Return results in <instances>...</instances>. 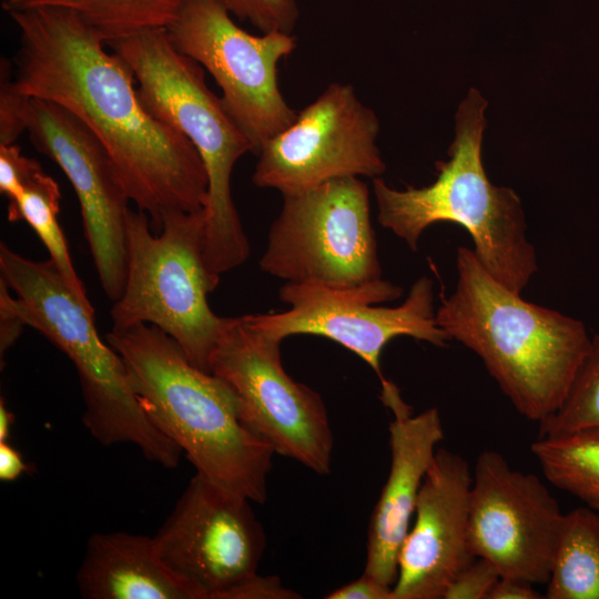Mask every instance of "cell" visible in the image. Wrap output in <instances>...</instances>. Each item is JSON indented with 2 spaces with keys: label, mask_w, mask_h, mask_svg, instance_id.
Instances as JSON below:
<instances>
[{
  "label": "cell",
  "mask_w": 599,
  "mask_h": 599,
  "mask_svg": "<svg viewBox=\"0 0 599 599\" xmlns=\"http://www.w3.org/2000/svg\"><path fill=\"white\" fill-rule=\"evenodd\" d=\"M13 415L7 408L4 399L0 400V441H8Z\"/></svg>",
  "instance_id": "33"
},
{
  "label": "cell",
  "mask_w": 599,
  "mask_h": 599,
  "mask_svg": "<svg viewBox=\"0 0 599 599\" xmlns=\"http://www.w3.org/2000/svg\"><path fill=\"white\" fill-rule=\"evenodd\" d=\"M281 343L248 315L229 317L210 372L234 390L244 423L275 454L326 475L334 447L326 406L316 390L286 373Z\"/></svg>",
  "instance_id": "9"
},
{
  "label": "cell",
  "mask_w": 599,
  "mask_h": 599,
  "mask_svg": "<svg viewBox=\"0 0 599 599\" xmlns=\"http://www.w3.org/2000/svg\"><path fill=\"white\" fill-rule=\"evenodd\" d=\"M12 63L1 59L0 67V145L12 144L27 131L30 97L19 92L12 78Z\"/></svg>",
  "instance_id": "25"
},
{
  "label": "cell",
  "mask_w": 599,
  "mask_h": 599,
  "mask_svg": "<svg viewBox=\"0 0 599 599\" xmlns=\"http://www.w3.org/2000/svg\"><path fill=\"white\" fill-rule=\"evenodd\" d=\"M454 292L436 309L438 325L475 353L525 418L556 413L585 361L592 336L578 318L521 297L458 246Z\"/></svg>",
  "instance_id": "2"
},
{
  "label": "cell",
  "mask_w": 599,
  "mask_h": 599,
  "mask_svg": "<svg viewBox=\"0 0 599 599\" xmlns=\"http://www.w3.org/2000/svg\"><path fill=\"white\" fill-rule=\"evenodd\" d=\"M488 102L471 88L456 113V136L449 160L436 163L437 177L423 187L396 190L373 179L382 226L416 251L425 230L438 222L464 227L481 265L510 290L522 293L538 271L536 251L527 236L521 201L506 186L494 185L481 160Z\"/></svg>",
  "instance_id": "5"
},
{
  "label": "cell",
  "mask_w": 599,
  "mask_h": 599,
  "mask_svg": "<svg viewBox=\"0 0 599 599\" xmlns=\"http://www.w3.org/2000/svg\"><path fill=\"white\" fill-rule=\"evenodd\" d=\"M403 295V288L378 278L355 286L285 283L280 298L290 308L281 313L248 315L252 324L283 341L293 335L329 338L349 349L377 374L383 348L395 337L409 336L444 347L451 338L438 325L434 308V282L419 277L396 307L378 306Z\"/></svg>",
  "instance_id": "10"
},
{
  "label": "cell",
  "mask_w": 599,
  "mask_h": 599,
  "mask_svg": "<svg viewBox=\"0 0 599 599\" xmlns=\"http://www.w3.org/2000/svg\"><path fill=\"white\" fill-rule=\"evenodd\" d=\"M379 121L352 84L331 83L257 154L252 181L282 195L327 181L379 177L386 164L376 144Z\"/></svg>",
  "instance_id": "13"
},
{
  "label": "cell",
  "mask_w": 599,
  "mask_h": 599,
  "mask_svg": "<svg viewBox=\"0 0 599 599\" xmlns=\"http://www.w3.org/2000/svg\"><path fill=\"white\" fill-rule=\"evenodd\" d=\"M531 453L551 485L599 512V429L540 436Z\"/></svg>",
  "instance_id": "21"
},
{
  "label": "cell",
  "mask_w": 599,
  "mask_h": 599,
  "mask_svg": "<svg viewBox=\"0 0 599 599\" xmlns=\"http://www.w3.org/2000/svg\"><path fill=\"white\" fill-rule=\"evenodd\" d=\"M42 169L38 161L24 156L16 143L0 145V192L8 200L13 197L22 183Z\"/></svg>",
  "instance_id": "27"
},
{
  "label": "cell",
  "mask_w": 599,
  "mask_h": 599,
  "mask_svg": "<svg viewBox=\"0 0 599 599\" xmlns=\"http://www.w3.org/2000/svg\"><path fill=\"white\" fill-rule=\"evenodd\" d=\"M380 398L394 414L388 428L390 467L369 519L364 572L394 587L399 551L436 446L444 439V427L436 407L413 416L397 387Z\"/></svg>",
  "instance_id": "17"
},
{
  "label": "cell",
  "mask_w": 599,
  "mask_h": 599,
  "mask_svg": "<svg viewBox=\"0 0 599 599\" xmlns=\"http://www.w3.org/2000/svg\"><path fill=\"white\" fill-rule=\"evenodd\" d=\"M106 342L122 357L150 420L192 463L196 473L252 502L267 498L272 447L243 420L227 383L194 366L160 328H111Z\"/></svg>",
  "instance_id": "3"
},
{
  "label": "cell",
  "mask_w": 599,
  "mask_h": 599,
  "mask_svg": "<svg viewBox=\"0 0 599 599\" xmlns=\"http://www.w3.org/2000/svg\"><path fill=\"white\" fill-rule=\"evenodd\" d=\"M599 429V333L569 392L551 416L539 423L540 436H557L582 429Z\"/></svg>",
  "instance_id": "23"
},
{
  "label": "cell",
  "mask_w": 599,
  "mask_h": 599,
  "mask_svg": "<svg viewBox=\"0 0 599 599\" xmlns=\"http://www.w3.org/2000/svg\"><path fill=\"white\" fill-rule=\"evenodd\" d=\"M84 599H199L161 560L153 537L95 532L75 575Z\"/></svg>",
  "instance_id": "18"
},
{
  "label": "cell",
  "mask_w": 599,
  "mask_h": 599,
  "mask_svg": "<svg viewBox=\"0 0 599 599\" xmlns=\"http://www.w3.org/2000/svg\"><path fill=\"white\" fill-rule=\"evenodd\" d=\"M0 353L1 356L10 348L17 338L20 336L23 323L18 316L4 304L0 302Z\"/></svg>",
  "instance_id": "31"
},
{
  "label": "cell",
  "mask_w": 599,
  "mask_h": 599,
  "mask_svg": "<svg viewBox=\"0 0 599 599\" xmlns=\"http://www.w3.org/2000/svg\"><path fill=\"white\" fill-rule=\"evenodd\" d=\"M22 455L8 441H0V479L13 481L26 471Z\"/></svg>",
  "instance_id": "32"
},
{
  "label": "cell",
  "mask_w": 599,
  "mask_h": 599,
  "mask_svg": "<svg viewBox=\"0 0 599 599\" xmlns=\"http://www.w3.org/2000/svg\"><path fill=\"white\" fill-rule=\"evenodd\" d=\"M471 484L468 461L437 449L399 551L394 599H444L457 573L475 558L468 540Z\"/></svg>",
  "instance_id": "16"
},
{
  "label": "cell",
  "mask_w": 599,
  "mask_h": 599,
  "mask_svg": "<svg viewBox=\"0 0 599 599\" xmlns=\"http://www.w3.org/2000/svg\"><path fill=\"white\" fill-rule=\"evenodd\" d=\"M174 47L213 77L221 101L257 155L297 112L284 99L277 65L296 47L292 33L255 35L240 28L219 0H191L166 29Z\"/></svg>",
  "instance_id": "11"
},
{
  "label": "cell",
  "mask_w": 599,
  "mask_h": 599,
  "mask_svg": "<svg viewBox=\"0 0 599 599\" xmlns=\"http://www.w3.org/2000/svg\"><path fill=\"white\" fill-rule=\"evenodd\" d=\"M251 504L195 473L153 536L161 560L199 599H225L257 573L266 537Z\"/></svg>",
  "instance_id": "12"
},
{
  "label": "cell",
  "mask_w": 599,
  "mask_h": 599,
  "mask_svg": "<svg viewBox=\"0 0 599 599\" xmlns=\"http://www.w3.org/2000/svg\"><path fill=\"white\" fill-rule=\"evenodd\" d=\"M204 222L203 209L171 212L155 233L145 213L130 210L125 284L110 316L112 328H160L194 366L210 372L229 317L217 316L207 301L220 276L205 261Z\"/></svg>",
  "instance_id": "7"
},
{
  "label": "cell",
  "mask_w": 599,
  "mask_h": 599,
  "mask_svg": "<svg viewBox=\"0 0 599 599\" xmlns=\"http://www.w3.org/2000/svg\"><path fill=\"white\" fill-rule=\"evenodd\" d=\"M326 599H394V592L393 587L363 572L358 579L329 592Z\"/></svg>",
  "instance_id": "29"
},
{
  "label": "cell",
  "mask_w": 599,
  "mask_h": 599,
  "mask_svg": "<svg viewBox=\"0 0 599 599\" xmlns=\"http://www.w3.org/2000/svg\"><path fill=\"white\" fill-rule=\"evenodd\" d=\"M564 516L535 474L511 468L496 450L479 454L469 496V548L501 578L546 585Z\"/></svg>",
  "instance_id": "14"
},
{
  "label": "cell",
  "mask_w": 599,
  "mask_h": 599,
  "mask_svg": "<svg viewBox=\"0 0 599 599\" xmlns=\"http://www.w3.org/2000/svg\"><path fill=\"white\" fill-rule=\"evenodd\" d=\"M8 14L19 30L16 89L60 105L92 132L155 233L167 213L204 209L209 181L199 152L145 109L133 73L94 29L63 8Z\"/></svg>",
  "instance_id": "1"
},
{
  "label": "cell",
  "mask_w": 599,
  "mask_h": 599,
  "mask_svg": "<svg viewBox=\"0 0 599 599\" xmlns=\"http://www.w3.org/2000/svg\"><path fill=\"white\" fill-rule=\"evenodd\" d=\"M542 596L532 587V583L512 579L499 578L494 586L489 599H539Z\"/></svg>",
  "instance_id": "30"
},
{
  "label": "cell",
  "mask_w": 599,
  "mask_h": 599,
  "mask_svg": "<svg viewBox=\"0 0 599 599\" xmlns=\"http://www.w3.org/2000/svg\"><path fill=\"white\" fill-rule=\"evenodd\" d=\"M0 302L73 364L84 403L82 420L99 444H132L149 461L177 466L182 449L150 420L122 357L101 339L90 301L70 287L50 260L28 258L1 242Z\"/></svg>",
  "instance_id": "4"
},
{
  "label": "cell",
  "mask_w": 599,
  "mask_h": 599,
  "mask_svg": "<svg viewBox=\"0 0 599 599\" xmlns=\"http://www.w3.org/2000/svg\"><path fill=\"white\" fill-rule=\"evenodd\" d=\"M499 578L498 570L489 561L475 557L454 578L444 599H489Z\"/></svg>",
  "instance_id": "26"
},
{
  "label": "cell",
  "mask_w": 599,
  "mask_h": 599,
  "mask_svg": "<svg viewBox=\"0 0 599 599\" xmlns=\"http://www.w3.org/2000/svg\"><path fill=\"white\" fill-rule=\"evenodd\" d=\"M241 20L248 21L261 32L292 33L297 19L296 0H219Z\"/></svg>",
  "instance_id": "24"
},
{
  "label": "cell",
  "mask_w": 599,
  "mask_h": 599,
  "mask_svg": "<svg viewBox=\"0 0 599 599\" xmlns=\"http://www.w3.org/2000/svg\"><path fill=\"white\" fill-rule=\"evenodd\" d=\"M301 596L286 588L277 576L256 573L238 587L231 590L225 599H297Z\"/></svg>",
  "instance_id": "28"
},
{
  "label": "cell",
  "mask_w": 599,
  "mask_h": 599,
  "mask_svg": "<svg viewBox=\"0 0 599 599\" xmlns=\"http://www.w3.org/2000/svg\"><path fill=\"white\" fill-rule=\"evenodd\" d=\"M191 0H2L7 13L55 7L79 14L106 43L140 32L167 29Z\"/></svg>",
  "instance_id": "20"
},
{
  "label": "cell",
  "mask_w": 599,
  "mask_h": 599,
  "mask_svg": "<svg viewBox=\"0 0 599 599\" xmlns=\"http://www.w3.org/2000/svg\"><path fill=\"white\" fill-rule=\"evenodd\" d=\"M129 67L145 109L182 133L199 152L207 174L204 255L216 276L242 265L250 245L231 194L235 163L252 145L206 85L204 69L180 52L166 29L106 43Z\"/></svg>",
  "instance_id": "6"
},
{
  "label": "cell",
  "mask_w": 599,
  "mask_h": 599,
  "mask_svg": "<svg viewBox=\"0 0 599 599\" xmlns=\"http://www.w3.org/2000/svg\"><path fill=\"white\" fill-rule=\"evenodd\" d=\"M26 132L35 150L55 162L72 185L100 284L115 302L125 284L131 209L111 158L81 121L45 100L30 99Z\"/></svg>",
  "instance_id": "15"
},
{
  "label": "cell",
  "mask_w": 599,
  "mask_h": 599,
  "mask_svg": "<svg viewBox=\"0 0 599 599\" xmlns=\"http://www.w3.org/2000/svg\"><path fill=\"white\" fill-rule=\"evenodd\" d=\"M283 200L262 271L286 283L337 287L382 278L368 187L359 177L334 179Z\"/></svg>",
  "instance_id": "8"
},
{
  "label": "cell",
  "mask_w": 599,
  "mask_h": 599,
  "mask_svg": "<svg viewBox=\"0 0 599 599\" xmlns=\"http://www.w3.org/2000/svg\"><path fill=\"white\" fill-rule=\"evenodd\" d=\"M60 200L58 183L40 169L22 183L13 197L9 199L8 220L24 221L38 235L49 253V260L70 287L82 298L89 300L87 290L73 266L68 242L58 221Z\"/></svg>",
  "instance_id": "22"
},
{
  "label": "cell",
  "mask_w": 599,
  "mask_h": 599,
  "mask_svg": "<svg viewBox=\"0 0 599 599\" xmlns=\"http://www.w3.org/2000/svg\"><path fill=\"white\" fill-rule=\"evenodd\" d=\"M547 599H599V512L585 506L565 514Z\"/></svg>",
  "instance_id": "19"
}]
</instances>
